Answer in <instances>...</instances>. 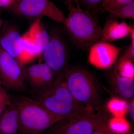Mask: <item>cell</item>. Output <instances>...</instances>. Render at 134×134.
I'll use <instances>...</instances> for the list:
<instances>
[{
    "label": "cell",
    "instance_id": "8992f818",
    "mask_svg": "<svg viewBox=\"0 0 134 134\" xmlns=\"http://www.w3.org/2000/svg\"><path fill=\"white\" fill-rule=\"evenodd\" d=\"M0 82L6 90L18 92L28 90L24 69L17 60L1 46Z\"/></svg>",
    "mask_w": 134,
    "mask_h": 134
},
{
    "label": "cell",
    "instance_id": "ac0fdd59",
    "mask_svg": "<svg viewBox=\"0 0 134 134\" xmlns=\"http://www.w3.org/2000/svg\"><path fill=\"white\" fill-rule=\"evenodd\" d=\"M106 12L109 13L110 18L134 19V1L116 9L107 10Z\"/></svg>",
    "mask_w": 134,
    "mask_h": 134
},
{
    "label": "cell",
    "instance_id": "ba28073f",
    "mask_svg": "<svg viewBox=\"0 0 134 134\" xmlns=\"http://www.w3.org/2000/svg\"><path fill=\"white\" fill-rule=\"evenodd\" d=\"M95 111L93 110L55 123L44 134H92Z\"/></svg>",
    "mask_w": 134,
    "mask_h": 134
},
{
    "label": "cell",
    "instance_id": "8fae6325",
    "mask_svg": "<svg viewBox=\"0 0 134 134\" xmlns=\"http://www.w3.org/2000/svg\"><path fill=\"white\" fill-rule=\"evenodd\" d=\"M21 35L15 26L6 24L0 31V46L18 62L23 68L26 65L21 45Z\"/></svg>",
    "mask_w": 134,
    "mask_h": 134
},
{
    "label": "cell",
    "instance_id": "2e32d148",
    "mask_svg": "<svg viewBox=\"0 0 134 134\" xmlns=\"http://www.w3.org/2000/svg\"><path fill=\"white\" fill-rule=\"evenodd\" d=\"M97 111L95 113L92 134H115L109 127L110 117L106 110L101 105Z\"/></svg>",
    "mask_w": 134,
    "mask_h": 134
},
{
    "label": "cell",
    "instance_id": "7c38bea8",
    "mask_svg": "<svg viewBox=\"0 0 134 134\" xmlns=\"http://www.w3.org/2000/svg\"><path fill=\"white\" fill-rule=\"evenodd\" d=\"M107 77L112 90L118 98L127 102L134 97L133 79L121 76L114 68L108 71Z\"/></svg>",
    "mask_w": 134,
    "mask_h": 134
},
{
    "label": "cell",
    "instance_id": "f546056e",
    "mask_svg": "<svg viewBox=\"0 0 134 134\" xmlns=\"http://www.w3.org/2000/svg\"><path fill=\"white\" fill-rule=\"evenodd\" d=\"M2 21L1 19H0V29H1V27L2 25Z\"/></svg>",
    "mask_w": 134,
    "mask_h": 134
},
{
    "label": "cell",
    "instance_id": "6da1fadb",
    "mask_svg": "<svg viewBox=\"0 0 134 134\" xmlns=\"http://www.w3.org/2000/svg\"><path fill=\"white\" fill-rule=\"evenodd\" d=\"M34 93V99L51 112L66 119L93 110L73 97L65 83L63 72L58 75L52 84Z\"/></svg>",
    "mask_w": 134,
    "mask_h": 134
},
{
    "label": "cell",
    "instance_id": "d6986e66",
    "mask_svg": "<svg viewBox=\"0 0 134 134\" xmlns=\"http://www.w3.org/2000/svg\"><path fill=\"white\" fill-rule=\"evenodd\" d=\"M114 68L121 76L134 80L133 62L131 60L119 59Z\"/></svg>",
    "mask_w": 134,
    "mask_h": 134
},
{
    "label": "cell",
    "instance_id": "ffe728a7",
    "mask_svg": "<svg viewBox=\"0 0 134 134\" xmlns=\"http://www.w3.org/2000/svg\"><path fill=\"white\" fill-rule=\"evenodd\" d=\"M127 104L126 100L118 98H113L108 102L107 108L114 116H124L127 111Z\"/></svg>",
    "mask_w": 134,
    "mask_h": 134
},
{
    "label": "cell",
    "instance_id": "d4e9b609",
    "mask_svg": "<svg viewBox=\"0 0 134 134\" xmlns=\"http://www.w3.org/2000/svg\"><path fill=\"white\" fill-rule=\"evenodd\" d=\"M81 4L85 9V10L91 13L97 9L99 5L103 0H79Z\"/></svg>",
    "mask_w": 134,
    "mask_h": 134
},
{
    "label": "cell",
    "instance_id": "9c48e42d",
    "mask_svg": "<svg viewBox=\"0 0 134 134\" xmlns=\"http://www.w3.org/2000/svg\"><path fill=\"white\" fill-rule=\"evenodd\" d=\"M23 69L25 81L34 93L52 84L58 76L45 62L33 64Z\"/></svg>",
    "mask_w": 134,
    "mask_h": 134
},
{
    "label": "cell",
    "instance_id": "f1b7e54d",
    "mask_svg": "<svg viewBox=\"0 0 134 134\" xmlns=\"http://www.w3.org/2000/svg\"><path fill=\"white\" fill-rule=\"evenodd\" d=\"M121 134H134L133 132H132V131H128L126 133H122Z\"/></svg>",
    "mask_w": 134,
    "mask_h": 134
},
{
    "label": "cell",
    "instance_id": "52a82bcc",
    "mask_svg": "<svg viewBox=\"0 0 134 134\" xmlns=\"http://www.w3.org/2000/svg\"><path fill=\"white\" fill-rule=\"evenodd\" d=\"M49 34V42L42 55L44 62L58 75L67 67L66 47L58 30L51 29Z\"/></svg>",
    "mask_w": 134,
    "mask_h": 134
},
{
    "label": "cell",
    "instance_id": "7a4b0ae2",
    "mask_svg": "<svg viewBox=\"0 0 134 134\" xmlns=\"http://www.w3.org/2000/svg\"><path fill=\"white\" fill-rule=\"evenodd\" d=\"M18 113V131L21 134H40L59 121L66 120L55 115L34 99L24 96L14 99Z\"/></svg>",
    "mask_w": 134,
    "mask_h": 134
},
{
    "label": "cell",
    "instance_id": "cb8c5ba5",
    "mask_svg": "<svg viewBox=\"0 0 134 134\" xmlns=\"http://www.w3.org/2000/svg\"><path fill=\"white\" fill-rule=\"evenodd\" d=\"M130 38L131 43L125 50L120 59H126L131 60L134 62V31L132 32Z\"/></svg>",
    "mask_w": 134,
    "mask_h": 134
},
{
    "label": "cell",
    "instance_id": "9a60e30c",
    "mask_svg": "<svg viewBox=\"0 0 134 134\" xmlns=\"http://www.w3.org/2000/svg\"><path fill=\"white\" fill-rule=\"evenodd\" d=\"M41 19V18H39L36 19L28 31L42 55L49 42V34L42 25Z\"/></svg>",
    "mask_w": 134,
    "mask_h": 134
},
{
    "label": "cell",
    "instance_id": "5bb4252c",
    "mask_svg": "<svg viewBox=\"0 0 134 134\" xmlns=\"http://www.w3.org/2000/svg\"><path fill=\"white\" fill-rule=\"evenodd\" d=\"M18 131V110L12 98L0 115V134H17Z\"/></svg>",
    "mask_w": 134,
    "mask_h": 134
},
{
    "label": "cell",
    "instance_id": "603a6c76",
    "mask_svg": "<svg viewBox=\"0 0 134 134\" xmlns=\"http://www.w3.org/2000/svg\"><path fill=\"white\" fill-rule=\"evenodd\" d=\"M12 101L11 96L0 82V115Z\"/></svg>",
    "mask_w": 134,
    "mask_h": 134
},
{
    "label": "cell",
    "instance_id": "4316f807",
    "mask_svg": "<svg viewBox=\"0 0 134 134\" xmlns=\"http://www.w3.org/2000/svg\"><path fill=\"white\" fill-rule=\"evenodd\" d=\"M127 110L129 113L133 122L134 121V97L127 102Z\"/></svg>",
    "mask_w": 134,
    "mask_h": 134
},
{
    "label": "cell",
    "instance_id": "30bf717a",
    "mask_svg": "<svg viewBox=\"0 0 134 134\" xmlns=\"http://www.w3.org/2000/svg\"><path fill=\"white\" fill-rule=\"evenodd\" d=\"M90 48L89 62L100 69H106L111 66L122 49L105 41L98 42Z\"/></svg>",
    "mask_w": 134,
    "mask_h": 134
},
{
    "label": "cell",
    "instance_id": "5b68a950",
    "mask_svg": "<svg viewBox=\"0 0 134 134\" xmlns=\"http://www.w3.org/2000/svg\"><path fill=\"white\" fill-rule=\"evenodd\" d=\"M9 11L18 16L30 19H36L45 16L63 24L66 18L50 0H18Z\"/></svg>",
    "mask_w": 134,
    "mask_h": 134
},
{
    "label": "cell",
    "instance_id": "e0dca14e",
    "mask_svg": "<svg viewBox=\"0 0 134 134\" xmlns=\"http://www.w3.org/2000/svg\"><path fill=\"white\" fill-rule=\"evenodd\" d=\"M21 45L26 64L41 55L38 48L32 39L29 31L21 35Z\"/></svg>",
    "mask_w": 134,
    "mask_h": 134
},
{
    "label": "cell",
    "instance_id": "484cf974",
    "mask_svg": "<svg viewBox=\"0 0 134 134\" xmlns=\"http://www.w3.org/2000/svg\"><path fill=\"white\" fill-rule=\"evenodd\" d=\"M18 0H0V8L9 10L13 7Z\"/></svg>",
    "mask_w": 134,
    "mask_h": 134
},
{
    "label": "cell",
    "instance_id": "4fadbf2b",
    "mask_svg": "<svg viewBox=\"0 0 134 134\" xmlns=\"http://www.w3.org/2000/svg\"><path fill=\"white\" fill-rule=\"evenodd\" d=\"M103 30V41H113L130 37L134 31L133 26L126 22H120L118 19L109 18Z\"/></svg>",
    "mask_w": 134,
    "mask_h": 134
},
{
    "label": "cell",
    "instance_id": "83f0119b",
    "mask_svg": "<svg viewBox=\"0 0 134 134\" xmlns=\"http://www.w3.org/2000/svg\"><path fill=\"white\" fill-rule=\"evenodd\" d=\"M63 1L67 3V5L69 4V3H72L74 1L76 2L77 5L79 4L78 0H63Z\"/></svg>",
    "mask_w": 134,
    "mask_h": 134
},
{
    "label": "cell",
    "instance_id": "277c9868",
    "mask_svg": "<svg viewBox=\"0 0 134 134\" xmlns=\"http://www.w3.org/2000/svg\"><path fill=\"white\" fill-rule=\"evenodd\" d=\"M63 75L67 87L76 100L95 112L100 108L101 98L90 72L80 67H67Z\"/></svg>",
    "mask_w": 134,
    "mask_h": 134
},
{
    "label": "cell",
    "instance_id": "44dd1931",
    "mask_svg": "<svg viewBox=\"0 0 134 134\" xmlns=\"http://www.w3.org/2000/svg\"><path fill=\"white\" fill-rule=\"evenodd\" d=\"M110 129L114 134H121L130 130V125L123 116H114L109 122Z\"/></svg>",
    "mask_w": 134,
    "mask_h": 134
},
{
    "label": "cell",
    "instance_id": "3957f363",
    "mask_svg": "<svg viewBox=\"0 0 134 134\" xmlns=\"http://www.w3.org/2000/svg\"><path fill=\"white\" fill-rule=\"evenodd\" d=\"M69 14L64 25L73 42L81 49L90 48L103 41V30L91 13L72 3L67 5Z\"/></svg>",
    "mask_w": 134,
    "mask_h": 134
},
{
    "label": "cell",
    "instance_id": "7402d4cb",
    "mask_svg": "<svg viewBox=\"0 0 134 134\" xmlns=\"http://www.w3.org/2000/svg\"><path fill=\"white\" fill-rule=\"evenodd\" d=\"M134 1V0H103L101 3V9L106 12L109 10L116 9Z\"/></svg>",
    "mask_w": 134,
    "mask_h": 134
}]
</instances>
